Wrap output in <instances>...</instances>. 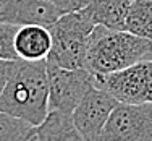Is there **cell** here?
Listing matches in <instances>:
<instances>
[{
  "label": "cell",
  "instance_id": "6da1fadb",
  "mask_svg": "<svg viewBox=\"0 0 152 141\" xmlns=\"http://www.w3.org/2000/svg\"><path fill=\"white\" fill-rule=\"evenodd\" d=\"M0 110L37 126L49 112V75L45 60L16 59L3 91Z\"/></svg>",
  "mask_w": 152,
  "mask_h": 141
},
{
  "label": "cell",
  "instance_id": "7a4b0ae2",
  "mask_svg": "<svg viewBox=\"0 0 152 141\" xmlns=\"http://www.w3.org/2000/svg\"><path fill=\"white\" fill-rule=\"evenodd\" d=\"M146 60H152L151 39L126 29H112L104 24H96L84 67L94 76H102Z\"/></svg>",
  "mask_w": 152,
  "mask_h": 141
},
{
  "label": "cell",
  "instance_id": "3957f363",
  "mask_svg": "<svg viewBox=\"0 0 152 141\" xmlns=\"http://www.w3.org/2000/svg\"><path fill=\"white\" fill-rule=\"evenodd\" d=\"M96 24L84 8L61 13L58 20L49 26L52 49L47 62L65 68H86V54Z\"/></svg>",
  "mask_w": 152,
  "mask_h": 141
},
{
  "label": "cell",
  "instance_id": "277c9868",
  "mask_svg": "<svg viewBox=\"0 0 152 141\" xmlns=\"http://www.w3.org/2000/svg\"><path fill=\"white\" fill-rule=\"evenodd\" d=\"M49 75V109H58L73 114L96 84V76L88 68H65L47 62Z\"/></svg>",
  "mask_w": 152,
  "mask_h": 141
},
{
  "label": "cell",
  "instance_id": "5b68a950",
  "mask_svg": "<svg viewBox=\"0 0 152 141\" xmlns=\"http://www.w3.org/2000/svg\"><path fill=\"white\" fill-rule=\"evenodd\" d=\"M96 84L110 93L118 102H152V60L96 76Z\"/></svg>",
  "mask_w": 152,
  "mask_h": 141
},
{
  "label": "cell",
  "instance_id": "8992f818",
  "mask_svg": "<svg viewBox=\"0 0 152 141\" xmlns=\"http://www.w3.org/2000/svg\"><path fill=\"white\" fill-rule=\"evenodd\" d=\"M104 140L152 141V102H118L99 136Z\"/></svg>",
  "mask_w": 152,
  "mask_h": 141
},
{
  "label": "cell",
  "instance_id": "52a82bcc",
  "mask_svg": "<svg viewBox=\"0 0 152 141\" xmlns=\"http://www.w3.org/2000/svg\"><path fill=\"white\" fill-rule=\"evenodd\" d=\"M118 101L105 89L94 86L73 110V120L83 141H99L112 110Z\"/></svg>",
  "mask_w": 152,
  "mask_h": 141
},
{
  "label": "cell",
  "instance_id": "ba28073f",
  "mask_svg": "<svg viewBox=\"0 0 152 141\" xmlns=\"http://www.w3.org/2000/svg\"><path fill=\"white\" fill-rule=\"evenodd\" d=\"M15 49L18 59L23 60H45L52 49V36L47 26L23 24L15 36Z\"/></svg>",
  "mask_w": 152,
  "mask_h": 141
},
{
  "label": "cell",
  "instance_id": "9c48e42d",
  "mask_svg": "<svg viewBox=\"0 0 152 141\" xmlns=\"http://www.w3.org/2000/svg\"><path fill=\"white\" fill-rule=\"evenodd\" d=\"M36 141H83L75 125L73 114L58 109H49L45 118L34 130Z\"/></svg>",
  "mask_w": 152,
  "mask_h": 141
},
{
  "label": "cell",
  "instance_id": "30bf717a",
  "mask_svg": "<svg viewBox=\"0 0 152 141\" xmlns=\"http://www.w3.org/2000/svg\"><path fill=\"white\" fill-rule=\"evenodd\" d=\"M129 3L131 0H84L83 8L97 24H104L112 29H123Z\"/></svg>",
  "mask_w": 152,
  "mask_h": 141
},
{
  "label": "cell",
  "instance_id": "8fae6325",
  "mask_svg": "<svg viewBox=\"0 0 152 141\" xmlns=\"http://www.w3.org/2000/svg\"><path fill=\"white\" fill-rule=\"evenodd\" d=\"M123 29L152 41V0H131Z\"/></svg>",
  "mask_w": 152,
  "mask_h": 141
},
{
  "label": "cell",
  "instance_id": "7c38bea8",
  "mask_svg": "<svg viewBox=\"0 0 152 141\" xmlns=\"http://www.w3.org/2000/svg\"><path fill=\"white\" fill-rule=\"evenodd\" d=\"M36 126L0 110V141H29Z\"/></svg>",
  "mask_w": 152,
  "mask_h": 141
},
{
  "label": "cell",
  "instance_id": "4fadbf2b",
  "mask_svg": "<svg viewBox=\"0 0 152 141\" xmlns=\"http://www.w3.org/2000/svg\"><path fill=\"white\" fill-rule=\"evenodd\" d=\"M18 24L0 23V59L16 60L18 54L15 49V36L18 31Z\"/></svg>",
  "mask_w": 152,
  "mask_h": 141
},
{
  "label": "cell",
  "instance_id": "5bb4252c",
  "mask_svg": "<svg viewBox=\"0 0 152 141\" xmlns=\"http://www.w3.org/2000/svg\"><path fill=\"white\" fill-rule=\"evenodd\" d=\"M20 5H21V0H0V23L18 24Z\"/></svg>",
  "mask_w": 152,
  "mask_h": 141
},
{
  "label": "cell",
  "instance_id": "9a60e30c",
  "mask_svg": "<svg viewBox=\"0 0 152 141\" xmlns=\"http://www.w3.org/2000/svg\"><path fill=\"white\" fill-rule=\"evenodd\" d=\"M47 2L53 3L57 8H60L63 13L66 12H75L84 7V0H47Z\"/></svg>",
  "mask_w": 152,
  "mask_h": 141
},
{
  "label": "cell",
  "instance_id": "2e32d148",
  "mask_svg": "<svg viewBox=\"0 0 152 141\" xmlns=\"http://www.w3.org/2000/svg\"><path fill=\"white\" fill-rule=\"evenodd\" d=\"M13 65H15V60H5L0 59V93L3 91L7 81H8V76L13 70Z\"/></svg>",
  "mask_w": 152,
  "mask_h": 141
}]
</instances>
